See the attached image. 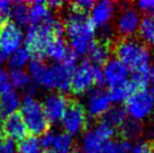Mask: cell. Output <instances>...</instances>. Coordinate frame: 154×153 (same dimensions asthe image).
<instances>
[{"label":"cell","mask_w":154,"mask_h":153,"mask_svg":"<svg viewBox=\"0 0 154 153\" xmlns=\"http://www.w3.org/2000/svg\"><path fill=\"white\" fill-rule=\"evenodd\" d=\"M31 53L26 47H19L8 57V65L13 69H22L29 62Z\"/></svg>","instance_id":"obj_25"},{"label":"cell","mask_w":154,"mask_h":153,"mask_svg":"<svg viewBox=\"0 0 154 153\" xmlns=\"http://www.w3.org/2000/svg\"><path fill=\"white\" fill-rule=\"evenodd\" d=\"M129 153H154V148L149 143L140 142V143L132 146Z\"/></svg>","instance_id":"obj_36"},{"label":"cell","mask_w":154,"mask_h":153,"mask_svg":"<svg viewBox=\"0 0 154 153\" xmlns=\"http://www.w3.org/2000/svg\"><path fill=\"white\" fill-rule=\"evenodd\" d=\"M135 91L133 88V86L131 85V83L128 80L127 82L120 85L113 86V87H110V90L108 91L110 96V100L112 103L116 104L119 106L122 103H125L127 101V99L131 96L133 92Z\"/></svg>","instance_id":"obj_21"},{"label":"cell","mask_w":154,"mask_h":153,"mask_svg":"<svg viewBox=\"0 0 154 153\" xmlns=\"http://www.w3.org/2000/svg\"><path fill=\"white\" fill-rule=\"evenodd\" d=\"M89 60L88 61L94 66L105 65L107 61L110 59V50L109 46L105 43H102L101 41H94L91 47L87 53Z\"/></svg>","instance_id":"obj_18"},{"label":"cell","mask_w":154,"mask_h":153,"mask_svg":"<svg viewBox=\"0 0 154 153\" xmlns=\"http://www.w3.org/2000/svg\"><path fill=\"white\" fill-rule=\"evenodd\" d=\"M51 17V12L46 2L34 1L29 3V20L32 25H38Z\"/></svg>","instance_id":"obj_17"},{"label":"cell","mask_w":154,"mask_h":153,"mask_svg":"<svg viewBox=\"0 0 154 153\" xmlns=\"http://www.w3.org/2000/svg\"><path fill=\"white\" fill-rule=\"evenodd\" d=\"M8 77H10L11 86L13 85V87L15 88L24 89L31 84V78L23 69H13Z\"/></svg>","instance_id":"obj_30"},{"label":"cell","mask_w":154,"mask_h":153,"mask_svg":"<svg viewBox=\"0 0 154 153\" xmlns=\"http://www.w3.org/2000/svg\"><path fill=\"white\" fill-rule=\"evenodd\" d=\"M2 130L6 137L11 139L21 141L27 136V128L19 112L8 115L2 123Z\"/></svg>","instance_id":"obj_15"},{"label":"cell","mask_w":154,"mask_h":153,"mask_svg":"<svg viewBox=\"0 0 154 153\" xmlns=\"http://www.w3.org/2000/svg\"><path fill=\"white\" fill-rule=\"evenodd\" d=\"M137 33L145 44L154 45V26L150 17H146L140 21Z\"/></svg>","instance_id":"obj_29"},{"label":"cell","mask_w":154,"mask_h":153,"mask_svg":"<svg viewBox=\"0 0 154 153\" xmlns=\"http://www.w3.org/2000/svg\"><path fill=\"white\" fill-rule=\"evenodd\" d=\"M120 131L123 139L130 142L131 139H135L140 136L142 133V127L140 125V122L130 118L123 123V125L120 127Z\"/></svg>","instance_id":"obj_26"},{"label":"cell","mask_w":154,"mask_h":153,"mask_svg":"<svg viewBox=\"0 0 154 153\" xmlns=\"http://www.w3.org/2000/svg\"><path fill=\"white\" fill-rule=\"evenodd\" d=\"M29 76L35 82L36 86H41L49 89V66L43 60L32 59L29 65Z\"/></svg>","instance_id":"obj_16"},{"label":"cell","mask_w":154,"mask_h":153,"mask_svg":"<svg viewBox=\"0 0 154 153\" xmlns=\"http://www.w3.org/2000/svg\"><path fill=\"white\" fill-rule=\"evenodd\" d=\"M126 120H127V113L125 109L116 105L114 107H110L109 110L103 115L102 122L114 129L118 127L120 128Z\"/></svg>","instance_id":"obj_22"},{"label":"cell","mask_w":154,"mask_h":153,"mask_svg":"<svg viewBox=\"0 0 154 153\" xmlns=\"http://www.w3.org/2000/svg\"><path fill=\"white\" fill-rule=\"evenodd\" d=\"M114 13H116V5L113 2L108 0L94 2L92 8L90 10L89 20L94 29H101L109 24L111 19L113 18Z\"/></svg>","instance_id":"obj_13"},{"label":"cell","mask_w":154,"mask_h":153,"mask_svg":"<svg viewBox=\"0 0 154 153\" xmlns=\"http://www.w3.org/2000/svg\"><path fill=\"white\" fill-rule=\"evenodd\" d=\"M0 153H17V145L13 139L0 135Z\"/></svg>","instance_id":"obj_32"},{"label":"cell","mask_w":154,"mask_h":153,"mask_svg":"<svg viewBox=\"0 0 154 153\" xmlns=\"http://www.w3.org/2000/svg\"><path fill=\"white\" fill-rule=\"evenodd\" d=\"M150 94H151V98H152L153 102H154V86L152 87V89L150 90Z\"/></svg>","instance_id":"obj_41"},{"label":"cell","mask_w":154,"mask_h":153,"mask_svg":"<svg viewBox=\"0 0 154 153\" xmlns=\"http://www.w3.org/2000/svg\"><path fill=\"white\" fill-rule=\"evenodd\" d=\"M51 18L53 16L48 20L38 25H32L27 29L25 36V47L34 55V59L43 60L48 44L53 39L56 38L51 29Z\"/></svg>","instance_id":"obj_4"},{"label":"cell","mask_w":154,"mask_h":153,"mask_svg":"<svg viewBox=\"0 0 154 153\" xmlns=\"http://www.w3.org/2000/svg\"><path fill=\"white\" fill-rule=\"evenodd\" d=\"M23 41V34L20 27L14 22H5L0 27V53L5 56L12 55L20 47Z\"/></svg>","instance_id":"obj_9"},{"label":"cell","mask_w":154,"mask_h":153,"mask_svg":"<svg viewBox=\"0 0 154 153\" xmlns=\"http://www.w3.org/2000/svg\"><path fill=\"white\" fill-rule=\"evenodd\" d=\"M11 90V83L8 72L4 68L0 67V93H5Z\"/></svg>","instance_id":"obj_35"},{"label":"cell","mask_w":154,"mask_h":153,"mask_svg":"<svg viewBox=\"0 0 154 153\" xmlns=\"http://www.w3.org/2000/svg\"><path fill=\"white\" fill-rule=\"evenodd\" d=\"M132 148L130 142L125 139H110L104 144L100 153H129Z\"/></svg>","instance_id":"obj_27"},{"label":"cell","mask_w":154,"mask_h":153,"mask_svg":"<svg viewBox=\"0 0 154 153\" xmlns=\"http://www.w3.org/2000/svg\"><path fill=\"white\" fill-rule=\"evenodd\" d=\"M40 139L35 135L24 137L23 139L19 141L17 145V152L18 153H41Z\"/></svg>","instance_id":"obj_28"},{"label":"cell","mask_w":154,"mask_h":153,"mask_svg":"<svg viewBox=\"0 0 154 153\" xmlns=\"http://www.w3.org/2000/svg\"><path fill=\"white\" fill-rule=\"evenodd\" d=\"M151 19H152V23H153V26H154V16L152 17V18H151Z\"/></svg>","instance_id":"obj_44"},{"label":"cell","mask_w":154,"mask_h":153,"mask_svg":"<svg viewBox=\"0 0 154 153\" xmlns=\"http://www.w3.org/2000/svg\"><path fill=\"white\" fill-rule=\"evenodd\" d=\"M114 37V29L110 24L105 25V26L100 29V38H101V42L105 43V44H109Z\"/></svg>","instance_id":"obj_34"},{"label":"cell","mask_w":154,"mask_h":153,"mask_svg":"<svg viewBox=\"0 0 154 153\" xmlns=\"http://www.w3.org/2000/svg\"><path fill=\"white\" fill-rule=\"evenodd\" d=\"M93 84V65L88 60H83L72 74L70 90L75 94H83L91 89Z\"/></svg>","instance_id":"obj_8"},{"label":"cell","mask_w":154,"mask_h":153,"mask_svg":"<svg viewBox=\"0 0 154 153\" xmlns=\"http://www.w3.org/2000/svg\"><path fill=\"white\" fill-rule=\"evenodd\" d=\"M137 8L142 12L154 16V0H143V1H140L137 3Z\"/></svg>","instance_id":"obj_37"},{"label":"cell","mask_w":154,"mask_h":153,"mask_svg":"<svg viewBox=\"0 0 154 153\" xmlns=\"http://www.w3.org/2000/svg\"><path fill=\"white\" fill-rule=\"evenodd\" d=\"M0 27H1V24H0Z\"/></svg>","instance_id":"obj_45"},{"label":"cell","mask_w":154,"mask_h":153,"mask_svg":"<svg viewBox=\"0 0 154 153\" xmlns=\"http://www.w3.org/2000/svg\"><path fill=\"white\" fill-rule=\"evenodd\" d=\"M20 107V115L24 121L27 131L36 136L39 134H44L49 130L51 123L47 120L42 104L39 101L32 96H24Z\"/></svg>","instance_id":"obj_3"},{"label":"cell","mask_w":154,"mask_h":153,"mask_svg":"<svg viewBox=\"0 0 154 153\" xmlns=\"http://www.w3.org/2000/svg\"><path fill=\"white\" fill-rule=\"evenodd\" d=\"M70 49L68 48L66 41L63 38H55L51 41L45 51V57L51 58L57 62H63Z\"/></svg>","instance_id":"obj_19"},{"label":"cell","mask_w":154,"mask_h":153,"mask_svg":"<svg viewBox=\"0 0 154 153\" xmlns=\"http://www.w3.org/2000/svg\"><path fill=\"white\" fill-rule=\"evenodd\" d=\"M14 23L18 27L26 26L29 24V3L27 2L18 1L13 4L12 11H11Z\"/></svg>","instance_id":"obj_24"},{"label":"cell","mask_w":154,"mask_h":153,"mask_svg":"<svg viewBox=\"0 0 154 153\" xmlns=\"http://www.w3.org/2000/svg\"><path fill=\"white\" fill-rule=\"evenodd\" d=\"M13 3L6 0H0V24L8 22V19L11 15Z\"/></svg>","instance_id":"obj_33"},{"label":"cell","mask_w":154,"mask_h":153,"mask_svg":"<svg viewBox=\"0 0 154 153\" xmlns=\"http://www.w3.org/2000/svg\"><path fill=\"white\" fill-rule=\"evenodd\" d=\"M105 84L109 87L120 85L127 82L130 78V72L127 67L116 58H112L107 61L103 67Z\"/></svg>","instance_id":"obj_12"},{"label":"cell","mask_w":154,"mask_h":153,"mask_svg":"<svg viewBox=\"0 0 154 153\" xmlns=\"http://www.w3.org/2000/svg\"><path fill=\"white\" fill-rule=\"evenodd\" d=\"M94 2L91 0H80V1H75L70 3V11L82 14H86L87 12H90L92 8Z\"/></svg>","instance_id":"obj_31"},{"label":"cell","mask_w":154,"mask_h":153,"mask_svg":"<svg viewBox=\"0 0 154 153\" xmlns=\"http://www.w3.org/2000/svg\"><path fill=\"white\" fill-rule=\"evenodd\" d=\"M93 81L100 87L105 85V78H104V72L102 66L93 65Z\"/></svg>","instance_id":"obj_38"},{"label":"cell","mask_w":154,"mask_h":153,"mask_svg":"<svg viewBox=\"0 0 154 153\" xmlns=\"http://www.w3.org/2000/svg\"><path fill=\"white\" fill-rule=\"evenodd\" d=\"M111 104L108 91L97 87L88 91L85 111L92 118H100L109 110Z\"/></svg>","instance_id":"obj_10"},{"label":"cell","mask_w":154,"mask_h":153,"mask_svg":"<svg viewBox=\"0 0 154 153\" xmlns=\"http://www.w3.org/2000/svg\"><path fill=\"white\" fill-rule=\"evenodd\" d=\"M43 153H55V152H53L51 150H44V151H43Z\"/></svg>","instance_id":"obj_43"},{"label":"cell","mask_w":154,"mask_h":153,"mask_svg":"<svg viewBox=\"0 0 154 153\" xmlns=\"http://www.w3.org/2000/svg\"><path fill=\"white\" fill-rule=\"evenodd\" d=\"M148 77H149V82H151L154 86V64L153 65H151L150 69H149Z\"/></svg>","instance_id":"obj_40"},{"label":"cell","mask_w":154,"mask_h":153,"mask_svg":"<svg viewBox=\"0 0 154 153\" xmlns=\"http://www.w3.org/2000/svg\"><path fill=\"white\" fill-rule=\"evenodd\" d=\"M154 102L150 91L147 89L134 91L125 102V111L131 120L140 121L146 118L152 112Z\"/></svg>","instance_id":"obj_5"},{"label":"cell","mask_w":154,"mask_h":153,"mask_svg":"<svg viewBox=\"0 0 154 153\" xmlns=\"http://www.w3.org/2000/svg\"><path fill=\"white\" fill-rule=\"evenodd\" d=\"M73 148L72 137L66 132L55 133L51 147L48 150H51L55 153H71Z\"/></svg>","instance_id":"obj_23"},{"label":"cell","mask_w":154,"mask_h":153,"mask_svg":"<svg viewBox=\"0 0 154 153\" xmlns=\"http://www.w3.org/2000/svg\"><path fill=\"white\" fill-rule=\"evenodd\" d=\"M20 96L16 90H8L0 98V113L6 116L15 113L20 107Z\"/></svg>","instance_id":"obj_20"},{"label":"cell","mask_w":154,"mask_h":153,"mask_svg":"<svg viewBox=\"0 0 154 153\" xmlns=\"http://www.w3.org/2000/svg\"><path fill=\"white\" fill-rule=\"evenodd\" d=\"M113 133V128L103 122L100 123L84 134L82 139V149L84 153H100L104 144L112 139Z\"/></svg>","instance_id":"obj_7"},{"label":"cell","mask_w":154,"mask_h":153,"mask_svg":"<svg viewBox=\"0 0 154 153\" xmlns=\"http://www.w3.org/2000/svg\"><path fill=\"white\" fill-rule=\"evenodd\" d=\"M2 123H3V120H2V115L0 113V131L2 129Z\"/></svg>","instance_id":"obj_42"},{"label":"cell","mask_w":154,"mask_h":153,"mask_svg":"<svg viewBox=\"0 0 154 153\" xmlns=\"http://www.w3.org/2000/svg\"><path fill=\"white\" fill-rule=\"evenodd\" d=\"M70 101L65 94L60 92H51L47 94L43 102V110L49 123L61 122Z\"/></svg>","instance_id":"obj_11"},{"label":"cell","mask_w":154,"mask_h":153,"mask_svg":"<svg viewBox=\"0 0 154 153\" xmlns=\"http://www.w3.org/2000/svg\"><path fill=\"white\" fill-rule=\"evenodd\" d=\"M70 50L77 56L86 55L94 42L95 29L86 14L69 11L64 21Z\"/></svg>","instance_id":"obj_1"},{"label":"cell","mask_w":154,"mask_h":153,"mask_svg":"<svg viewBox=\"0 0 154 153\" xmlns=\"http://www.w3.org/2000/svg\"><path fill=\"white\" fill-rule=\"evenodd\" d=\"M140 14L135 8H127L123 10L118 19V32L120 35L130 38L137 33L140 24Z\"/></svg>","instance_id":"obj_14"},{"label":"cell","mask_w":154,"mask_h":153,"mask_svg":"<svg viewBox=\"0 0 154 153\" xmlns=\"http://www.w3.org/2000/svg\"><path fill=\"white\" fill-rule=\"evenodd\" d=\"M116 59L135 74H149L151 67V54L144 43L136 39L125 38L116 45Z\"/></svg>","instance_id":"obj_2"},{"label":"cell","mask_w":154,"mask_h":153,"mask_svg":"<svg viewBox=\"0 0 154 153\" xmlns=\"http://www.w3.org/2000/svg\"><path fill=\"white\" fill-rule=\"evenodd\" d=\"M46 4H47V6H48V8L51 11H58V10H60L63 5H64V3H63L62 1H58V0L49 1V2H47Z\"/></svg>","instance_id":"obj_39"},{"label":"cell","mask_w":154,"mask_h":153,"mask_svg":"<svg viewBox=\"0 0 154 153\" xmlns=\"http://www.w3.org/2000/svg\"><path fill=\"white\" fill-rule=\"evenodd\" d=\"M61 122L65 132L70 136L83 132L88 124L85 107L79 102H69Z\"/></svg>","instance_id":"obj_6"}]
</instances>
